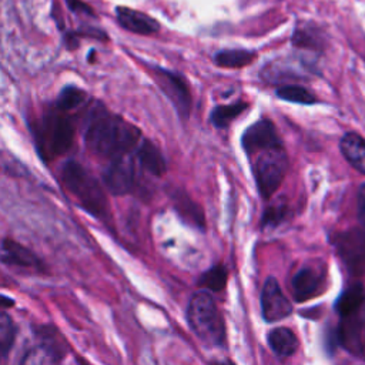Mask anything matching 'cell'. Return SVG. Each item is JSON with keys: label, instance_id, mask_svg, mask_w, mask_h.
Segmentation results:
<instances>
[{"label": "cell", "instance_id": "4fadbf2b", "mask_svg": "<svg viewBox=\"0 0 365 365\" xmlns=\"http://www.w3.org/2000/svg\"><path fill=\"white\" fill-rule=\"evenodd\" d=\"M334 242L338 252L351 268L365 262V228L338 234Z\"/></svg>", "mask_w": 365, "mask_h": 365}, {"label": "cell", "instance_id": "44dd1931", "mask_svg": "<svg viewBox=\"0 0 365 365\" xmlns=\"http://www.w3.org/2000/svg\"><path fill=\"white\" fill-rule=\"evenodd\" d=\"M87 100H88V94L86 93V90L74 84H67L60 90L53 104L63 111L73 113L80 107H83Z\"/></svg>", "mask_w": 365, "mask_h": 365}, {"label": "cell", "instance_id": "9a60e30c", "mask_svg": "<svg viewBox=\"0 0 365 365\" xmlns=\"http://www.w3.org/2000/svg\"><path fill=\"white\" fill-rule=\"evenodd\" d=\"M174 211L188 225L198 231H205V215L202 208L182 190H174L170 192Z\"/></svg>", "mask_w": 365, "mask_h": 365}, {"label": "cell", "instance_id": "9c48e42d", "mask_svg": "<svg viewBox=\"0 0 365 365\" xmlns=\"http://www.w3.org/2000/svg\"><path fill=\"white\" fill-rule=\"evenodd\" d=\"M134 154L123 155L108 161V165L101 174V181L106 190L117 197L134 194L141 187L137 173V160Z\"/></svg>", "mask_w": 365, "mask_h": 365}, {"label": "cell", "instance_id": "7a4b0ae2", "mask_svg": "<svg viewBox=\"0 0 365 365\" xmlns=\"http://www.w3.org/2000/svg\"><path fill=\"white\" fill-rule=\"evenodd\" d=\"M30 130L40 158L47 163L67 154L76 137L73 114L54 104L30 124Z\"/></svg>", "mask_w": 365, "mask_h": 365}, {"label": "cell", "instance_id": "2e32d148", "mask_svg": "<svg viewBox=\"0 0 365 365\" xmlns=\"http://www.w3.org/2000/svg\"><path fill=\"white\" fill-rule=\"evenodd\" d=\"M138 167L154 177H161L167 171V161L160 148L147 138H143L133 153Z\"/></svg>", "mask_w": 365, "mask_h": 365}, {"label": "cell", "instance_id": "83f0119b", "mask_svg": "<svg viewBox=\"0 0 365 365\" xmlns=\"http://www.w3.org/2000/svg\"><path fill=\"white\" fill-rule=\"evenodd\" d=\"M68 4V9L77 14H87V16H93V10L83 1L80 0H66Z\"/></svg>", "mask_w": 365, "mask_h": 365}, {"label": "cell", "instance_id": "cb8c5ba5", "mask_svg": "<svg viewBox=\"0 0 365 365\" xmlns=\"http://www.w3.org/2000/svg\"><path fill=\"white\" fill-rule=\"evenodd\" d=\"M275 94L279 100L289 101V103H297V104L311 106V104H315L318 101L317 97L308 88H305L302 86H298V84L281 86V87L277 88Z\"/></svg>", "mask_w": 365, "mask_h": 365}, {"label": "cell", "instance_id": "277c9868", "mask_svg": "<svg viewBox=\"0 0 365 365\" xmlns=\"http://www.w3.org/2000/svg\"><path fill=\"white\" fill-rule=\"evenodd\" d=\"M341 317L336 338L349 354L365 358V288L355 284L345 289L335 304Z\"/></svg>", "mask_w": 365, "mask_h": 365}, {"label": "cell", "instance_id": "484cf974", "mask_svg": "<svg viewBox=\"0 0 365 365\" xmlns=\"http://www.w3.org/2000/svg\"><path fill=\"white\" fill-rule=\"evenodd\" d=\"M17 335V327L13 318L3 309L0 314V354L6 359Z\"/></svg>", "mask_w": 365, "mask_h": 365}, {"label": "cell", "instance_id": "7c38bea8", "mask_svg": "<svg viewBox=\"0 0 365 365\" xmlns=\"http://www.w3.org/2000/svg\"><path fill=\"white\" fill-rule=\"evenodd\" d=\"M325 285V269L321 264H305L291 278V292L297 302L317 297Z\"/></svg>", "mask_w": 365, "mask_h": 365}, {"label": "cell", "instance_id": "3957f363", "mask_svg": "<svg viewBox=\"0 0 365 365\" xmlns=\"http://www.w3.org/2000/svg\"><path fill=\"white\" fill-rule=\"evenodd\" d=\"M60 180L70 197L87 214L106 221L110 217L106 187L83 164L67 160L60 168Z\"/></svg>", "mask_w": 365, "mask_h": 365}, {"label": "cell", "instance_id": "d6986e66", "mask_svg": "<svg viewBox=\"0 0 365 365\" xmlns=\"http://www.w3.org/2000/svg\"><path fill=\"white\" fill-rule=\"evenodd\" d=\"M345 160L359 173L365 174V140L356 133H346L339 143Z\"/></svg>", "mask_w": 365, "mask_h": 365}, {"label": "cell", "instance_id": "7402d4cb", "mask_svg": "<svg viewBox=\"0 0 365 365\" xmlns=\"http://www.w3.org/2000/svg\"><path fill=\"white\" fill-rule=\"evenodd\" d=\"M257 54L250 50L242 48H228L220 50L214 54V63L225 68H241L251 64L255 60Z\"/></svg>", "mask_w": 365, "mask_h": 365}, {"label": "cell", "instance_id": "ffe728a7", "mask_svg": "<svg viewBox=\"0 0 365 365\" xmlns=\"http://www.w3.org/2000/svg\"><path fill=\"white\" fill-rule=\"evenodd\" d=\"M250 103L244 100H238L232 104H217L211 111L208 121L218 130L227 128L238 115H241L245 110H248Z\"/></svg>", "mask_w": 365, "mask_h": 365}, {"label": "cell", "instance_id": "d4e9b609", "mask_svg": "<svg viewBox=\"0 0 365 365\" xmlns=\"http://www.w3.org/2000/svg\"><path fill=\"white\" fill-rule=\"evenodd\" d=\"M288 215V204L284 197L275 198L272 202L265 205L262 215H261V225L262 228L277 227L279 225Z\"/></svg>", "mask_w": 365, "mask_h": 365}, {"label": "cell", "instance_id": "5bb4252c", "mask_svg": "<svg viewBox=\"0 0 365 365\" xmlns=\"http://www.w3.org/2000/svg\"><path fill=\"white\" fill-rule=\"evenodd\" d=\"M1 262L19 268L43 269L41 259L31 250L11 238H3L1 241Z\"/></svg>", "mask_w": 365, "mask_h": 365}, {"label": "cell", "instance_id": "e0dca14e", "mask_svg": "<svg viewBox=\"0 0 365 365\" xmlns=\"http://www.w3.org/2000/svg\"><path fill=\"white\" fill-rule=\"evenodd\" d=\"M115 14L120 26L128 31L147 36V34H154L160 30L158 21L141 11H137L128 7H117Z\"/></svg>", "mask_w": 365, "mask_h": 365}, {"label": "cell", "instance_id": "52a82bcc", "mask_svg": "<svg viewBox=\"0 0 365 365\" xmlns=\"http://www.w3.org/2000/svg\"><path fill=\"white\" fill-rule=\"evenodd\" d=\"M34 342L24 352L21 364H58L68 354V344L58 328L51 324L31 327Z\"/></svg>", "mask_w": 365, "mask_h": 365}, {"label": "cell", "instance_id": "8992f818", "mask_svg": "<svg viewBox=\"0 0 365 365\" xmlns=\"http://www.w3.org/2000/svg\"><path fill=\"white\" fill-rule=\"evenodd\" d=\"M248 158L257 191L264 201H269L279 188L288 170L285 148L284 145L267 148Z\"/></svg>", "mask_w": 365, "mask_h": 365}, {"label": "cell", "instance_id": "30bf717a", "mask_svg": "<svg viewBox=\"0 0 365 365\" xmlns=\"http://www.w3.org/2000/svg\"><path fill=\"white\" fill-rule=\"evenodd\" d=\"M284 145L275 124L269 118H259L248 125L241 135V147L247 157L258 151Z\"/></svg>", "mask_w": 365, "mask_h": 365}, {"label": "cell", "instance_id": "f1b7e54d", "mask_svg": "<svg viewBox=\"0 0 365 365\" xmlns=\"http://www.w3.org/2000/svg\"><path fill=\"white\" fill-rule=\"evenodd\" d=\"M358 217L365 224V182L358 190Z\"/></svg>", "mask_w": 365, "mask_h": 365}, {"label": "cell", "instance_id": "f546056e", "mask_svg": "<svg viewBox=\"0 0 365 365\" xmlns=\"http://www.w3.org/2000/svg\"><path fill=\"white\" fill-rule=\"evenodd\" d=\"M0 305H1L3 309H6V308H9V307H13V305H14V301H13L11 298H9L7 295L3 294V295H1V304H0Z\"/></svg>", "mask_w": 365, "mask_h": 365}, {"label": "cell", "instance_id": "603a6c76", "mask_svg": "<svg viewBox=\"0 0 365 365\" xmlns=\"http://www.w3.org/2000/svg\"><path fill=\"white\" fill-rule=\"evenodd\" d=\"M227 281H228L227 267L222 264H215L200 274V277L197 278V285L211 292H218L225 288Z\"/></svg>", "mask_w": 365, "mask_h": 365}, {"label": "cell", "instance_id": "5b68a950", "mask_svg": "<svg viewBox=\"0 0 365 365\" xmlns=\"http://www.w3.org/2000/svg\"><path fill=\"white\" fill-rule=\"evenodd\" d=\"M185 321L191 332L210 348H225L227 332L224 317L208 291L194 292L185 308Z\"/></svg>", "mask_w": 365, "mask_h": 365}, {"label": "cell", "instance_id": "6da1fadb", "mask_svg": "<svg viewBox=\"0 0 365 365\" xmlns=\"http://www.w3.org/2000/svg\"><path fill=\"white\" fill-rule=\"evenodd\" d=\"M84 125V143L87 148L108 161L133 154L143 140L137 125L120 114L111 113L100 101L90 107Z\"/></svg>", "mask_w": 365, "mask_h": 365}, {"label": "cell", "instance_id": "8fae6325", "mask_svg": "<svg viewBox=\"0 0 365 365\" xmlns=\"http://www.w3.org/2000/svg\"><path fill=\"white\" fill-rule=\"evenodd\" d=\"M261 315L268 324L278 322L292 314V304L282 292L277 278L268 277L261 289Z\"/></svg>", "mask_w": 365, "mask_h": 365}, {"label": "cell", "instance_id": "ac0fdd59", "mask_svg": "<svg viewBox=\"0 0 365 365\" xmlns=\"http://www.w3.org/2000/svg\"><path fill=\"white\" fill-rule=\"evenodd\" d=\"M267 344L275 356L285 359L292 356L298 349V338L292 329L287 327H277L268 331Z\"/></svg>", "mask_w": 365, "mask_h": 365}, {"label": "cell", "instance_id": "4316f807", "mask_svg": "<svg viewBox=\"0 0 365 365\" xmlns=\"http://www.w3.org/2000/svg\"><path fill=\"white\" fill-rule=\"evenodd\" d=\"M292 44L295 47H302V48H312L318 50L321 47V37L314 29H295L292 34Z\"/></svg>", "mask_w": 365, "mask_h": 365}, {"label": "cell", "instance_id": "ba28073f", "mask_svg": "<svg viewBox=\"0 0 365 365\" xmlns=\"http://www.w3.org/2000/svg\"><path fill=\"white\" fill-rule=\"evenodd\" d=\"M150 73L161 93L173 104L178 117L182 121L188 120L192 108V96L185 77L160 66H150Z\"/></svg>", "mask_w": 365, "mask_h": 365}]
</instances>
